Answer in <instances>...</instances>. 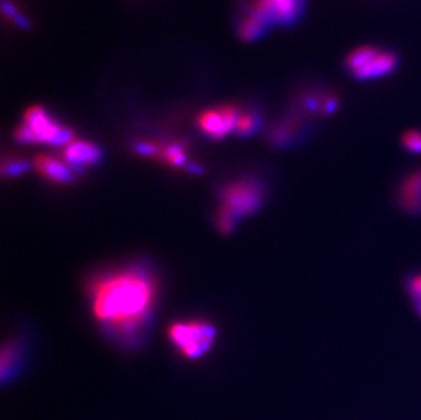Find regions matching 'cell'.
Masks as SVG:
<instances>
[{"label":"cell","mask_w":421,"mask_h":420,"mask_svg":"<svg viewBox=\"0 0 421 420\" xmlns=\"http://www.w3.org/2000/svg\"><path fill=\"white\" fill-rule=\"evenodd\" d=\"M3 13H4V16H7V17H10V18H13V20H16L20 14H18V11H17V8H16V6L11 3V1H7V0H3Z\"/></svg>","instance_id":"cell-18"},{"label":"cell","mask_w":421,"mask_h":420,"mask_svg":"<svg viewBox=\"0 0 421 420\" xmlns=\"http://www.w3.org/2000/svg\"><path fill=\"white\" fill-rule=\"evenodd\" d=\"M35 167L45 179L58 184H68L75 180L74 169L67 162H63L51 156H37L35 159Z\"/></svg>","instance_id":"cell-10"},{"label":"cell","mask_w":421,"mask_h":420,"mask_svg":"<svg viewBox=\"0 0 421 420\" xmlns=\"http://www.w3.org/2000/svg\"><path fill=\"white\" fill-rule=\"evenodd\" d=\"M258 126H260V118L255 114H240L236 124V130L243 136H248V134H252L258 128Z\"/></svg>","instance_id":"cell-16"},{"label":"cell","mask_w":421,"mask_h":420,"mask_svg":"<svg viewBox=\"0 0 421 420\" xmlns=\"http://www.w3.org/2000/svg\"><path fill=\"white\" fill-rule=\"evenodd\" d=\"M164 162L173 165V167H181L185 162V153H184V146L181 143H171L160 146L159 156Z\"/></svg>","instance_id":"cell-11"},{"label":"cell","mask_w":421,"mask_h":420,"mask_svg":"<svg viewBox=\"0 0 421 420\" xmlns=\"http://www.w3.org/2000/svg\"><path fill=\"white\" fill-rule=\"evenodd\" d=\"M16 138L22 143H48L52 146H67L73 142L74 131L51 119L44 108L35 105L25 112L23 124H20L17 128Z\"/></svg>","instance_id":"cell-2"},{"label":"cell","mask_w":421,"mask_h":420,"mask_svg":"<svg viewBox=\"0 0 421 420\" xmlns=\"http://www.w3.org/2000/svg\"><path fill=\"white\" fill-rule=\"evenodd\" d=\"M240 112L235 107H220L203 112L198 118V126L202 131L212 138H222L233 128H236Z\"/></svg>","instance_id":"cell-7"},{"label":"cell","mask_w":421,"mask_h":420,"mask_svg":"<svg viewBox=\"0 0 421 420\" xmlns=\"http://www.w3.org/2000/svg\"><path fill=\"white\" fill-rule=\"evenodd\" d=\"M219 216L236 222V219L257 212L263 200V187L255 180H240L226 186L221 194Z\"/></svg>","instance_id":"cell-3"},{"label":"cell","mask_w":421,"mask_h":420,"mask_svg":"<svg viewBox=\"0 0 421 420\" xmlns=\"http://www.w3.org/2000/svg\"><path fill=\"white\" fill-rule=\"evenodd\" d=\"M26 161L18 160V159H6L1 164V174L6 178H14L20 176L25 171H28Z\"/></svg>","instance_id":"cell-15"},{"label":"cell","mask_w":421,"mask_h":420,"mask_svg":"<svg viewBox=\"0 0 421 420\" xmlns=\"http://www.w3.org/2000/svg\"><path fill=\"white\" fill-rule=\"evenodd\" d=\"M405 291L409 299L413 301L416 313L421 317V270L405 279Z\"/></svg>","instance_id":"cell-12"},{"label":"cell","mask_w":421,"mask_h":420,"mask_svg":"<svg viewBox=\"0 0 421 420\" xmlns=\"http://www.w3.org/2000/svg\"><path fill=\"white\" fill-rule=\"evenodd\" d=\"M396 200L402 212L421 216V168L406 174L397 186Z\"/></svg>","instance_id":"cell-8"},{"label":"cell","mask_w":421,"mask_h":420,"mask_svg":"<svg viewBox=\"0 0 421 420\" xmlns=\"http://www.w3.org/2000/svg\"><path fill=\"white\" fill-rule=\"evenodd\" d=\"M63 159L74 171H80L83 168L96 165L100 161V148L85 140L71 142L64 146Z\"/></svg>","instance_id":"cell-9"},{"label":"cell","mask_w":421,"mask_h":420,"mask_svg":"<svg viewBox=\"0 0 421 420\" xmlns=\"http://www.w3.org/2000/svg\"><path fill=\"white\" fill-rule=\"evenodd\" d=\"M402 145L408 152L413 155H421V131L419 130L406 131L402 136Z\"/></svg>","instance_id":"cell-17"},{"label":"cell","mask_w":421,"mask_h":420,"mask_svg":"<svg viewBox=\"0 0 421 420\" xmlns=\"http://www.w3.org/2000/svg\"><path fill=\"white\" fill-rule=\"evenodd\" d=\"M168 335L184 356L195 359L209 351L216 337V329L202 320L178 322L169 328Z\"/></svg>","instance_id":"cell-5"},{"label":"cell","mask_w":421,"mask_h":420,"mask_svg":"<svg viewBox=\"0 0 421 420\" xmlns=\"http://www.w3.org/2000/svg\"><path fill=\"white\" fill-rule=\"evenodd\" d=\"M266 25H263L261 20L248 16L245 20L241 22L240 36L243 40L251 41L261 37L266 30Z\"/></svg>","instance_id":"cell-13"},{"label":"cell","mask_w":421,"mask_h":420,"mask_svg":"<svg viewBox=\"0 0 421 420\" xmlns=\"http://www.w3.org/2000/svg\"><path fill=\"white\" fill-rule=\"evenodd\" d=\"M299 128L300 124L296 120H289L285 124L280 126L276 133H274V142L279 145H285L292 140H295V137L299 134Z\"/></svg>","instance_id":"cell-14"},{"label":"cell","mask_w":421,"mask_h":420,"mask_svg":"<svg viewBox=\"0 0 421 420\" xmlns=\"http://www.w3.org/2000/svg\"><path fill=\"white\" fill-rule=\"evenodd\" d=\"M301 8L303 0H257L248 16L266 26L270 23L286 25L300 16Z\"/></svg>","instance_id":"cell-6"},{"label":"cell","mask_w":421,"mask_h":420,"mask_svg":"<svg viewBox=\"0 0 421 420\" xmlns=\"http://www.w3.org/2000/svg\"><path fill=\"white\" fill-rule=\"evenodd\" d=\"M397 66V58L389 51L374 47H360L352 51L346 67L358 80H377L390 74Z\"/></svg>","instance_id":"cell-4"},{"label":"cell","mask_w":421,"mask_h":420,"mask_svg":"<svg viewBox=\"0 0 421 420\" xmlns=\"http://www.w3.org/2000/svg\"><path fill=\"white\" fill-rule=\"evenodd\" d=\"M93 313L109 330L133 339L147 320L156 298L154 280L140 269L112 273L93 285Z\"/></svg>","instance_id":"cell-1"}]
</instances>
